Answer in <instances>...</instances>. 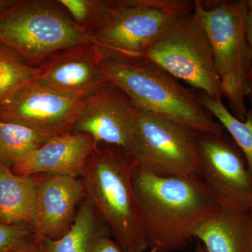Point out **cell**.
<instances>
[{
    "label": "cell",
    "mask_w": 252,
    "mask_h": 252,
    "mask_svg": "<svg viewBox=\"0 0 252 252\" xmlns=\"http://www.w3.org/2000/svg\"><path fill=\"white\" fill-rule=\"evenodd\" d=\"M54 137L30 126L0 119V162L12 170Z\"/></svg>",
    "instance_id": "obj_17"
},
{
    "label": "cell",
    "mask_w": 252,
    "mask_h": 252,
    "mask_svg": "<svg viewBox=\"0 0 252 252\" xmlns=\"http://www.w3.org/2000/svg\"><path fill=\"white\" fill-rule=\"evenodd\" d=\"M39 72V67L32 65L14 50L0 44V104L36 79Z\"/></svg>",
    "instance_id": "obj_20"
},
{
    "label": "cell",
    "mask_w": 252,
    "mask_h": 252,
    "mask_svg": "<svg viewBox=\"0 0 252 252\" xmlns=\"http://www.w3.org/2000/svg\"><path fill=\"white\" fill-rule=\"evenodd\" d=\"M134 165L126 151L97 144L81 178L86 198L124 252L148 250L132 184Z\"/></svg>",
    "instance_id": "obj_3"
},
{
    "label": "cell",
    "mask_w": 252,
    "mask_h": 252,
    "mask_svg": "<svg viewBox=\"0 0 252 252\" xmlns=\"http://www.w3.org/2000/svg\"><path fill=\"white\" fill-rule=\"evenodd\" d=\"M92 252H124L115 240L107 235H101L96 240Z\"/></svg>",
    "instance_id": "obj_23"
},
{
    "label": "cell",
    "mask_w": 252,
    "mask_h": 252,
    "mask_svg": "<svg viewBox=\"0 0 252 252\" xmlns=\"http://www.w3.org/2000/svg\"><path fill=\"white\" fill-rule=\"evenodd\" d=\"M97 144L86 134L69 132L56 136L11 170L21 175L81 177Z\"/></svg>",
    "instance_id": "obj_14"
},
{
    "label": "cell",
    "mask_w": 252,
    "mask_h": 252,
    "mask_svg": "<svg viewBox=\"0 0 252 252\" xmlns=\"http://www.w3.org/2000/svg\"><path fill=\"white\" fill-rule=\"evenodd\" d=\"M132 184L150 252L183 250L220 208L199 177L160 176L134 167Z\"/></svg>",
    "instance_id": "obj_1"
},
{
    "label": "cell",
    "mask_w": 252,
    "mask_h": 252,
    "mask_svg": "<svg viewBox=\"0 0 252 252\" xmlns=\"http://www.w3.org/2000/svg\"><path fill=\"white\" fill-rule=\"evenodd\" d=\"M37 210L32 226L36 236L57 240L70 229L86 199L81 177L38 175Z\"/></svg>",
    "instance_id": "obj_13"
},
{
    "label": "cell",
    "mask_w": 252,
    "mask_h": 252,
    "mask_svg": "<svg viewBox=\"0 0 252 252\" xmlns=\"http://www.w3.org/2000/svg\"><path fill=\"white\" fill-rule=\"evenodd\" d=\"M193 11L170 23L149 44L142 58L201 94L222 98L211 44Z\"/></svg>",
    "instance_id": "obj_7"
},
{
    "label": "cell",
    "mask_w": 252,
    "mask_h": 252,
    "mask_svg": "<svg viewBox=\"0 0 252 252\" xmlns=\"http://www.w3.org/2000/svg\"><path fill=\"white\" fill-rule=\"evenodd\" d=\"M99 218L90 202L85 199L78 209L70 229L57 240L44 239L49 252H92L96 240L105 235Z\"/></svg>",
    "instance_id": "obj_18"
},
{
    "label": "cell",
    "mask_w": 252,
    "mask_h": 252,
    "mask_svg": "<svg viewBox=\"0 0 252 252\" xmlns=\"http://www.w3.org/2000/svg\"><path fill=\"white\" fill-rule=\"evenodd\" d=\"M194 238L206 252H252V216L219 208L199 225Z\"/></svg>",
    "instance_id": "obj_15"
},
{
    "label": "cell",
    "mask_w": 252,
    "mask_h": 252,
    "mask_svg": "<svg viewBox=\"0 0 252 252\" xmlns=\"http://www.w3.org/2000/svg\"><path fill=\"white\" fill-rule=\"evenodd\" d=\"M0 44L38 67L61 50L95 43L57 1L17 0L0 14Z\"/></svg>",
    "instance_id": "obj_5"
},
{
    "label": "cell",
    "mask_w": 252,
    "mask_h": 252,
    "mask_svg": "<svg viewBox=\"0 0 252 252\" xmlns=\"http://www.w3.org/2000/svg\"><path fill=\"white\" fill-rule=\"evenodd\" d=\"M84 100L61 94L34 79L0 104V119L61 135L72 132Z\"/></svg>",
    "instance_id": "obj_11"
},
{
    "label": "cell",
    "mask_w": 252,
    "mask_h": 252,
    "mask_svg": "<svg viewBox=\"0 0 252 252\" xmlns=\"http://www.w3.org/2000/svg\"><path fill=\"white\" fill-rule=\"evenodd\" d=\"M197 134L187 126L137 109L134 167L154 175L200 177Z\"/></svg>",
    "instance_id": "obj_8"
},
{
    "label": "cell",
    "mask_w": 252,
    "mask_h": 252,
    "mask_svg": "<svg viewBox=\"0 0 252 252\" xmlns=\"http://www.w3.org/2000/svg\"><path fill=\"white\" fill-rule=\"evenodd\" d=\"M14 252H49L44 239L33 235L27 243Z\"/></svg>",
    "instance_id": "obj_24"
},
{
    "label": "cell",
    "mask_w": 252,
    "mask_h": 252,
    "mask_svg": "<svg viewBox=\"0 0 252 252\" xmlns=\"http://www.w3.org/2000/svg\"><path fill=\"white\" fill-rule=\"evenodd\" d=\"M137 112L130 97L107 81L84 98L72 132L86 134L97 144L115 146L129 155L137 136Z\"/></svg>",
    "instance_id": "obj_10"
},
{
    "label": "cell",
    "mask_w": 252,
    "mask_h": 252,
    "mask_svg": "<svg viewBox=\"0 0 252 252\" xmlns=\"http://www.w3.org/2000/svg\"><path fill=\"white\" fill-rule=\"evenodd\" d=\"M74 23L86 31H95L107 16L112 1L108 0H57Z\"/></svg>",
    "instance_id": "obj_21"
},
{
    "label": "cell",
    "mask_w": 252,
    "mask_h": 252,
    "mask_svg": "<svg viewBox=\"0 0 252 252\" xmlns=\"http://www.w3.org/2000/svg\"><path fill=\"white\" fill-rule=\"evenodd\" d=\"M190 0H113L93 36L104 56L142 58L144 51L177 18L193 11Z\"/></svg>",
    "instance_id": "obj_6"
},
{
    "label": "cell",
    "mask_w": 252,
    "mask_h": 252,
    "mask_svg": "<svg viewBox=\"0 0 252 252\" xmlns=\"http://www.w3.org/2000/svg\"><path fill=\"white\" fill-rule=\"evenodd\" d=\"M247 80L250 87H252V60L250 63V67H249L248 75H247Z\"/></svg>",
    "instance_id": "obj_27"
},
{
    "label": "cell",
    "mask_w": 252,
    "mask_h": 252,
    "mask_svg": "<svg viewBox=\"0 0 252 252\" xmlns=\"http://www.w3.org/2000/svg\"><path fill=\"white\" fill-rule=\"evenodd\" d=\"M250 95H251V106H252V89L251 91V93H250Z\"/></svg>",
    "instance_id": "obj_29"
},
{
    "label": "cell",
    "mask_w": 252,
    "mask_h": 252,
    "mask_svg": "<svg viewBox=\"0 0 252 252\" xmlns=\"http://www.w3.org/2000/svg\"><path fill=\"white\" fill-rule=\"evenodd\" d=\"M195 252H205V249H204L203 245L198 242V246L195 248Z\"/></svg>",
    "instance_id": "obj_28"
},
{
    "label": "cell",
    "mask_w": 252,
    "mask_h": 252,
    "mask_svg": "<svg viewBox=\"0 0 252 252\" xmlns=\"http://www.w3.org/2000/svg\"><path fill=\"white\" fill-rule=\"evenodd\" d=\"M106 80L119 86L135 107L173 121L200 134L222 135L225 130L204 107L200 95L147 60L104 56L101 63Z\"/></svg>",
    "instance_id": "obj_2"
},
{
    "label": "cell",
    "mask_w": 252,
    "mask_h": 252,
    "mask_svg": "<svg viewBox=\"0 0 252 252\" xmlns=\"http://www.w3.org/2000/svg\"><path fill=\"white\" fill-rule=\"evenodd\" d=\"M250 213H251V215H252V208L250 209Z\"/></svg>",
    "instance_id": "obj_30"
},
{
    "label": "cell",
    "mask_w": 252,
    "mask_h": 252,
    "mask_svg": "<svg viewBox=\"0 0 252 252\" xmlns=\"http://www.w3.org/2000/svg\"><path fill=\"white\" fill-rule=\"evenodd\" d=\"M204 249H205V248H204Z\"/></svg>",
    "instance_id": "obj_31"
},
{
    "label": "cell",
    "mask_w": 252,
    "mask_h": 252,
    "mask_svg": "<svg viewBox=\"0 0 252 252\" xmlns=\"http://www.w3.org/2000/svg\"><path fill=\"white\" fill-rule=\"evenodd\" d=\"M104 57L103 51L95 44L61 50L38 66L36 80L61 94L86 98L107 81L101 67Z\"/></svg>",
    "instance_id": "obj_12"
},
{
    "label": "cell",
    "mask_w": 252,
    "mask_h": 252,
    "mask_svg": "<svg viewBox=\"0 0 252 252\" xmlns=\"http://www.w3.org/2000/svg\"><path fill=\"white\" fill-rule=\"evenodd\" d=\"M17 0H0V14L13 6Z\"/></svg>",
    "instance_id": "obj_26"
},
{
    "label": "cell",
    "mask_w": 252,
    "mask_h": 252,
    "mask_svg": "<svg viewBox=\"0 0 252 252\" xmlns=\"http://www.w3.org/2000/svg\"><path fill=\"white\" fill-rule=\"evenodd\" d=\"M199 95L204 107L229 133L230 138L241 150L252 176V106L248 109L245 119L240 120L227 108L223 99L203 94Z\"/></svg>",
    "instance_id": "obj_19"
},
{
    "label": "cell",
    "mask_w": 252,
    "mask_h": 252,
    "mask_svg": "<svg viewBox=\"0 0 252 252\" xmlns=\"http://www.w3.org/2000/svg\"><path fill=\"white\" fill-rule=\"evenodd\" d=\"M246 18H245V32L249 49L252 54V0L247 1Z\"/></svg>",
    "instance_id": "obj_25"
},
{
    "label": "cell",
    "mask_w": 252,
    "mask_h": 252,
    "mask_svg": "<svg viewBox=\"0 0 252 252\" xmlns=\"http://www.w3.org/2000/svg\"><path fill=\"white\" fill-rule=\"evenodd\" d=\"M193 1L194 16L211 44L223 96L232 114L244 120L248 112L245 99L252 91L247 80L252 60L245 32L247 1Z\"/></svg>",
    "instance_id": "obj_4"
},
{
    "label": "cell",
    "mask_w": 252,
    "mask_h": 252,
    "mask_svg": "<svg viewBox=\"0 0 252 252\" xmlns=\"http://www.w3.org/2000/svg\"><path fill=\"white\" fill-rule=\"evenodd\" d=\"M34 235L32 228L25 225H6L0 223V252H14Z\"/></svg>",
    "instance_id": "obj_22"
},
{
    "label": "cell",
    "mask_w": 252,
    "mask_h": 252,
    "mask_svg": "<svg viewBox=\"0 0 252 252\" xmlns=\"http://www.w3.org/2000/svg\"><path fill=\"white\" fill-rule=\"evenodd\" d=\"M200 178L220 208L245 213L252 207V176L241 150L222 135L197 134Z\"/></svg>",
    "instance_id": "obj_9"
},
{
    "label": "cell",
    "mask_w": 252,
    "mask_h": 252,
    "mask_svg": "<svg viewBox=\"0 0 252 252\" xmlns=\"http://www.w3.org/2000/svg\"><path fill=\"white\" fill-rule=\"evenodd\" d=\"M38 203L36 175H21L0 162V223L32 228Z\"/></svg>",
    "instance_id": "obj_16"
}]
</instances>
